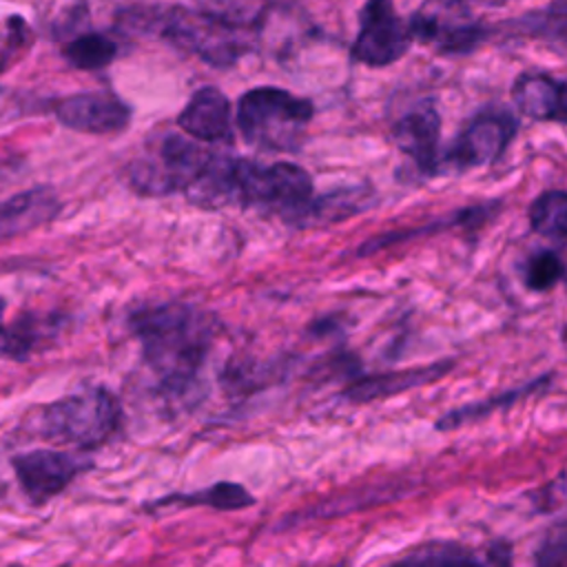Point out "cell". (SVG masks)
Instances as JSON below:
<instances>
[{"instance_id": "6", "label": "cell", "mask_w": 567, "mask_h": 567, "mask_svg": "<svg viewBox=\"0 0 567 567\" xmlns=\"http://www.w3.org/2000/svg\"><path fill=\"white\" fill-rule=\"evenodd\" d=\"M213 153L197 142L164 133L126 166L128 186L146 197H166L186 188L204 171Z\"/></svg>"}, {"instance_id": "25", "label": "cell", "mask_w": 567, "mask_h": 567, "mask_svg": "<svg viewBox=\"0 0 567 567\" xmlns=\"http://www.w3.org/2000/svg\"><path fill=\"white\" fill-rule=\"evenodd\" d=\"M565 545H567L565 525L558 523L554 532H549L547 540L543 543L536 567H565Z\"/></svg>"}, {"instance_id": "1", "label": "cell", "mask_w": 567, "mask_h": 567, "mask_svg": "<svg viewBox=\"0 0 567 567\" xmlns=\"http://www.w3.org/2000/svg\"><path fill=\"white\" fill-rule=\"evenodd\" d=\"M128 328L142 346L144 363L171 394H184L208 357L215 321L193 303L162 301L131 312Z\"/></svg>"}, {"instance_id": "14", "label": "cell", "mask_w": 567, "mask_h": 567, "mask_svg": "<svg viewBox=\"0 0 567 567\" xmlns=\"http://www.w3.org/2000/svg\"><path fill=\"white\" fill-rule=\"evenodd\" d=\"M454 365V361H436L430 365H416L405 370H392V372H377V374H363L357 377L341 394L350 403H370L377 399H388L421 385H427Z\"/></svg>"}, {"instance_id": "17", "label": "cell", "mask_w": 567, "mask_h": 567, "mask_svg": "<svg viewBox=\"0 0 567 567\" xmlns=\"http://www.w3.org/2000/svg\"><path fill=\"white\" fill-rule=\"evenodd\" d=\"M58 208L60 202L49 188H33L13 195L0 204V239L16 237L49 221Z\"/></svg>"}, {"instance_id": "4", "label": "cell", "mask_w": 567, "mask_h": 567, "mask_svg": "<svg viewBox=\"0 0 567 567\" xmlns=\"http://www.w3.org/2000/svg\"><path fill=\"white\" fill-rule=\"evenodd\" d=\"M235 206L275 213L299 226L312 197V177L292 162L259 164L248 157H233Z\"/></svg>"}, {"instance_id": "24", "label": "cell", "mask_w": 567, "mask_h": 567, "mask_svg": "<svg viewBox=\"0 0 567 567\" xmlns=\"http://www.w3.org/2000/svg\"><path fill=\"white\" fill-rule=\"evenodd\" d=\"M40 339L42 330L38 328V321L31 317H22L11 326H4L0 321V357L22 361L31 354Z\"/></svg>"}, {"instance_id": "15", "label": "cell", "mask_w": 567, "mask_h": 567, "mask_svg": "<svg viewBox=\"0 0 567 567\" xmlns=\"http://www.w3.org/2000/svg\"><path fill=\"white\" fill-rule=\"evenodd\" d=\"M518 111L536 122H565V82L543 73L525 71L512 84Z\"/></svg>"}, {"instance_id": "2", "label": "cell", "mask_w": 567, "mask_h": 567, "mask_svg": "<svg viewBox=\"0 0 567 567\" xmlns=\"http://www.w3.org/2000/svg\"><path fill=\"white\" fill-rule=\"evenodd\" d=\"M162 35L210 66H233L261 24L264 4L204 2L155 9Z\"/></svg>"}, {"instance_id": "19", "label": "cell", "mask_w": 567, "mask_h": 567, "mask_svg": "<svg viewBox=\"0 0 567 567\" xmlns=\"http://www.w3.org/2000/svg\"><path fill=\"white\" fill-rule=\"evenodd\" d=\"M551 372L549 374H543L525 385H518V388H512L503 394H496V396H489L487 401H481V403H472V405H463V408H456L447 414H443L439 421H436V430H454V427H461V425H467L476 419H483L487 414H492L494 410L498 408H509L514 405L516 401H520L523 396L536 392V390H545L547 383H551Z\"/></svg>"}, {"instance_id": "16", "label": "cell", "mask_w": 567, "mask_h": 567, "mask_svg": "<svg viewBox=\"0 0 567 567\" xmlns=\"http://www.w3.org/2000/svg\"><path fill=\"white\" fill-rule=\"evenodd\" d=\"M507 556L501 554V547L492 549L487 556H481L476 549L452 543L439 540L421 545L419 549L410 551L408 556L385 565V567H505Z\"/></svg>"}, {"instance_id": "13", "label": "cell", "mask_w": 567, "mask_h": 567, "mask_svg": "<svg viewBox=\"0 0 567 567\" xmlns=\"http://www.w3.org/2000/svg\"><path fill=\"white\" fill-rule=\"evenodd\" d=\"M177 126L199 142H233V115L230 100L217 86L197 89L182 113Z\"/></svg>"}, {"instance_id": "12", "label": "cell", "mask_w": 567, "mask_h": 567, "mask_svg": "<svg viewBox=\"0 0 567 567\" xmlns=\"http://www.w3.org/2000/svg\"><path fill=\"white\" fill-rule=\"evenodd\" d=\"M392 140L425 175L441 168V115L432 104H419L403 113L392 126Z\"/></svg>"}, {"instance_id": "9", "label": "cell", "mask_w": 567, "mask_h": 567, "mask_svg": "<svg viewBox=\"0 0 567 567\" xmlns=\"http://www.w3.org/2000/svg\"><path fill=\"white\" fill-rule=\"evenodd\" d=\"M518 133V120L505 109L481 111L454 140L441 164H450L456 171L481 168L496 162Z\"/></svg>"}, {"instance_id": "20", "label": "cell", "mask_w": 567, "mask_h": 567, "mask_svg": "<svg viewBox=\"0 0 567 567\" xmlns=\"http://www.w3.org/2000/svg\"><path fill=\"white\" fill-rule=\"evenodd\" d=\"M64 60L80 71H97L109 66L117 55V42L106 33H80L62 47Z\"/></svg>"}, {"instance_id": "11", "label": "cell", "mask_w": 567, "mask_h": 567, "mask_svg": "<svg viewBox=\"0 0 567 567\" xmlns=\"http://www.w3.org/2000/svg\"><path fill=\"white\" fill-rule=\"evenodd\" d=\"M58 120L73 131L91 135L120 133L131 122V106L106 91H82L55 104Z\"/></svg>"}, {"instance_id": "10", "label": "cell", "mask_w": 567, "mask_h": 567, "mask_svg": "<svg viewBox=\"0 0 567 567\" xmlns=\"http://www.w3.org/2000/svg\"><path fill=\"white\" fill-rule=\"evenodd\" d=\"M18 483L33 505H42L71 485V481L86 470V463L60 450H31L11 461Z\"/></svg>"}, {"instance_id": "18", "label": "cell", "mask_w": 567, "mask_h": 567, "mask_svg": "<svg viewBox=\"0 0 567 567\" xmlns=\"http://www.w3.org/2000/svg\"><path fill=\"white\" fill-rule=\"evenodd\" d=\"M255 503V496L239 483L230 481H219L210 487H204L199 492H188V494H171L159 498L155 505L166 507V505H182V507H193V505H206L213 509L221 512H235V509H246Z\"/></svg>"}, {"instance_id": "7", "label": "cell", "mask_w": 567, "mask_h": 567, "mask_svg": "<svg viewBox=\"0 0 567 567\" xmlns=\"http://www.w3.org/2000/svg\"><path fill=\"white\" fill-rule=\"evenodd\" d=\"M412 42L427 44L441 55H465L485 38L487 29L456 2L423 4L408 22Z\"/></svg>"}, {"instance_id": "5", "label": "cell", "mask_w": 567, "mask_h": 567, "mask_svg": "<svg viewBox=\"0 0 567 567\" xmlns=\"http://www.w3.org/2000/svg\"><path fill=\"white\" fill-rule=\"evenodd\" d=\"M120 421V401L106 388H89L44 405L38 425L44 439L91 450L106 443Z\"/></svg>"}, {"instance_id": "23", "label": "cell", "mask_w": 567, "mask_h": 567, "mask_svg": "<svg viewBox=\"0 0 567 567\" xmlns=\"http://www.w3.org/2000/svg\"><path fill=\"white\" fill-rule=\"evenodd\" d=\"M563 275H565L563 257L554 248H543L532 252L523 266V281L534 292L551 290L563 279Z\"/></svg>"}, {"instance_id": "22", "label": "cell", "mask_w": 567, "mask_h": 567, "mask_svg": "<svg viewBox=\"0 0 567 567\" xmlns=\"http://www.w3.org/2000/svg\"><path fill=\"white\" fill-rule=\"evenodd\" d=\"M370 193H361L359 188H346L337 193L321 195L319 199H312L301 224L299 226H317V224H328V221H339L350 215H357L363 204L361 199L368 197Z\"/></svg>"}, {"instance_id": "3", "label": "cell", "mask_w": 567, "mask_h": 567, "mask_svg": "<svg viewBox=\"0 0 567 567\" xmlns=\"http://www.w3.org/2000/svg\"><path fill=\"white\" fill-rule=\"evenodd\" d=\"M312 115L310 100L279 86H255L237 102L239 133L261 151H299Z\"/></svg>"}, {"instance_id": "8", "label": "cell", "mask_w": 567, "mask_h": 567, "mask_svg": "<svg viewBox=\"0 0 567 567\" xmlns=\"http://www.w3.org/2000/svg\"><path fill=\"white\" fill-rule=\"evenodd\" d=\"M412 44L408 22L394 4L374 0L359 13V33L352 42V60L372 69H383L401 60Z\"/></svg>"}, {"instance_id": "21", "label": "cell", "mask_w": 567, "mask_h": 567, "mask_svg": "<svg viewBox=\"0 0 567 567\" xmlns=\"http://www.w3.org/2000/svg\"><path fill=\"white\" fill-rule=\"evenodd\" d=\"M529 226L536 235L563 241L567 233V195L560 188L540 193L529 206Z\"/></svg>"}]
</instances>
